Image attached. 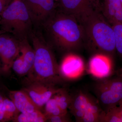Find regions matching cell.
<instances>
[{"mask_svg":"<svg viewBox=\"0 0 122 122\" xmlns=\"http://www.w3.org/2000/svg\"><path fill=\"white\" fill-rule=\"evenodd\" d=\"M59 68L63 79L76 80L83 74L85 70V63L79 56L70 53L64 57L59 65Z\"/></svg>","mask_w":122,"mask_h":122,"instance_id":"9","label":"cell"},{"mask_svg":"<svg viewBox=\"0 0 122 122\" xmlns=\"http://www.w3.org/2000/svg\"><path fill=\"white\" fill-rule=\"evenodd\" d=\"M13 121L15 122H44L47 121V118L41 110L32 112L20 113Z\"/></svg>","mask_w":122,"mask_h":122,"instance_id":"19","label":"cell"},{"mask_svg":"<svg viewBox=\"0 0 122 122\" xmlns=\"http://www.w3.org/2000/svg\"><path fill=\"white\" fill-rule=\"evenodd\" d=\"M77 19L83 30L84 45L96 54L111 57L116 51L114 32L102 10H92Z\"/></svg>","mask_w":122,"mask_h":122,"instance_id":"2","label":"cell"},{"mask_svg":"<svg viewBox=\"0 0 122 122\" xmlns=\"http://www.w3.org/2000/svg\"><path fill=\"white\" fill-rule=\"evenodd\" d=\"M102 122H122L117 106L112 107L105 112Z\"/></svg>","mask_w":122,"mask_h":122,"instance_id":"22","label":"cell"},{"mask_svg":"<svg viewBox=\"0 0 122 122\" xmlns=\"http://www.w3.org/2000/svg\"><path fill=\"white\" fill-rule=\"evenodd\" d=\"M53 97L63 113H68V109L71 102L72 96L66 90L62 88H59Z\"/></svg>","mask_w":122,"mask_h":122,"instance_id":"18","label":"cell"},{"mask_svg":"<svg viewBox=\"0 0 122 122\" xmlns=\"http://www.w3.org/2000/svg\"><path fill=\"white\" fill-rule=\"evenodd\" d=\"M102 12L111 25L122 24V5L120 0H104Z\"/></svg>","mask_w":122,"mask_h":122,"instance_id":"12","label":"cell"},{"mask_svg":"<svg viewBox=\"0 0 122 122\" xmlns=\"http://www.w3.org/2000/svg\"><path fill=\"white\" fill-rule=\"evenodd\" d=\"M57 4L58 10L76 18L92 10L102 9L98 0H58Z\"/></svg>","mask_w":122,"mask_h":122,"instance_id":"7","label":"cell"},{"mask_svg":"<svg viewBox=\"0 0 122 122\" xmlns=\"http://www.w3.org/2000/svg\"><path fill=\"white\" fill-rule=\"evenodd\" d=\"M0 30L10 34L20 41L29 39L33 25L22 0H14L2 12Z\"/></svg>","mask_w":122,"mask_h":122,"instance_id":"4","label":"cell"},{"mask_svg":"<svg viewBox=\"0 0 122 122\" xmlns=\"http://www.w3.org/2000/svg\"><path fill=\"white\" fill-rule=\"evenodd\" d=\"M9 97L20 113H25L41 110L23 89L10 91Z\"/></svg>","mask_w":122,"mask_h":122,"instance_id":"11","label":"cell"},{"mask_svg":"<svg viewBox=\"0 0 122 122\" xmlns=\"http://www.w3.org/2000/svg\"><path fill=\"white\" fill-rule=\"evenodd\" d=\"M27 8L34 28L40 29L57 9L55 0H22Z\"/></svg>","mask_w":122,"mask_h":122,"instance_id":"5","label":"cell"},{"mask_svg":"<svg viewBox=\"0 0 122 122\" xmlns=\"http://www.w3.org/2000/svg\"><path fill=\"white\" fill-rule=\"evenodd\" d=\"M39 30L51 47L54 46L64 51H70L84 45L83 30L77 18L57 9Z\"/></svg>","mask_w":122,"mask_h":122,"instance_id":"1","label":"cell"},{"mask_svg":"<svg viewBox=\"0 0 122 122\" xmlns=\"http://www.w3.org/2000/svg\"><path fill=\"white\" fill-rule=\"evenodd\" d=\"M29 39L20 41V53L27 74L32 68L35 59V52L30 44Z\"/></svg>","mask_w":122,"mask_h":122,"instance_id":"14","label":"cell"},{"mask_svg":"<svg viewBox=\"0 0 122 122\" xmlns=\"http://www.w3.org/2000/svg\"><path fill=\"white\" fill-rule=\"evenodd\" d=\"M56 0V1L57 2V1L58 0Z\"/></svg>","mask_w":122,"mask_h":122,"instance_id":"32","label":"cell"},{"mask_svg":"<svg viewBox=\"0 0 122 122\" xmlns=\"http://www.w3.org/2000/svg\"><path fill=\"white\" fill-rule=\"evenodd\" d=\"M35 52L32 68L27 75L29 83L41 82L55 85L63 79L59 71V65L46 41L41 30L33 28L29 35Z\"/></svg>","mask_w":122,"mask_h":122,"instance_id":"3","label":"cell"},{"mask_svg":"<svg viewBox=\"0 0 122 122\" xmlns=\"http://www.w3.org/2000/svg\"><path fill=\"white\" fill-rule=\"evenodd\" d=\"M118 107L119 111L120 113V117L122 120V106H119Z\"/></svg>","mask_w":122,"mask_h":122,"instance_id":"29","label":"cell"},{"mask_svg":"<svg viewBox=\"0 0 122 122\" xmlns=\"http://www.w3.org/2000/svg\"><path fill=\"white\" fill-rule=\"evenodd\" d=\"M14 0H1L4 9L10 4Z\"/></svg>","mask_w":122,"mask_h":122,"instance_id":"25","label":"cell"},{"mask_svg":"<svg viewBox=\"0 0 122 122\" xmlns=\"http://www.w3.org/2000/svg\"><path fill=\"white\" fill-rule=\"evenodd\" d=\"M106 78L100 79L96 83L95 89L110 90L114 91H122V78L118 76L114 78Z\"/></svg>","mask_w":122,"mask_h":122,"instance_id":"17","label":"cell"},{"mask_svg":"<svg viewBox=\"0 0 122 122\" xmlns=\"http://www.w3.org/2000/svg\"><path fill=\"white\" fill-rule=\"evenodd\" d=\"M47 121L51 122H71V119L66 114L54 116L47 119Z\"/></svg>","mask_w":122,"mask_h":122,"instance_id":"24","label":"cell"},{"mask_svg":"<svg viewBox=\"0 0 122 122\" xmlns=\"http://www.w3.org/2000/svg\"><path fill=\"white\" fill-rule=\"evenodd\" d=\"M4 98L2 97V95L0 94V109L2 107L4 101Z\"/></svg>","mask_w":122,"mask_h":122,"instance_id":"28","label":"cell"},{"mask_svg":"<svg viewBox=\"0 0 122 122\" xmlns=\"http://www.w3.org/2000/svg\"><path fill=\"white\" fill-rule=\"evenodd\" d=\"M111 57L102 54H96L90 59L88 72L99 79L108 77L113 71Z\"/></svg>","mask_w":122,"mask_h":122,"instance_id":"10","label":"cell"},{"mask_svg":"<svg viewBox=\"0 0 122 122\" xmlns=\"http://www.w3.org/2000/svg\"><path fill=\"white\" fill-rule=\"evenodd\" d=\"M117 74L118 76L122 78V68L118 70L117 72Z\"/></svg>","mask_w":122,"mask_h":122,"instance_id":"27","label":"cell"},{"mask_svg":"<svg viewBox=\"0 0 122 122\" xmlns=\"http://www.w3.org/2000/svg\"><path fill=\"white\" fill-rule=\"evenodd\" d=\"M44 106L45 112L44 113L47 118V120L48 118L52 116L67 114L64 113L62 111L53 97L46 103Z\"/></svg>","mask_w":122,"mask_h":122,"instance_id":"20","label":"cell"},{"mask_svg":"<svg viewBox=\"0 0 122 122\" xmlns=\"http://www.w3.org/2000/svg\"><path fill=\"white\" fill-rule=\"evenodd\" d=\"M95 91L99 103L106 109L105 112L119 105L122 102V91L95 89Z\"/></svg>","mask_w":122,"mask_h":122,"instance_id":"13","label":"cell"},{"mask_svg":"<svg viewBox=\"0 0 122 122\" xmlns=\"http://www.w3.org/2000/svg\"><path fill=\"white\" fill-rule=\"evenodd\" d=\"M4 10V6L2 5L1 0H0V21L1 20V16Z\"/></svg>","mask_w":122,"mask_h":122,"instance_id":"26","label":"cell"},{"mask_svg":"<svg viewBox=\"0 0 122 122\" xmlns=\"http://www.w3.org/2000/svg\"><path fill=\"white\" fill-rule=\"evenodd\" d=\"M103 116L89 112H86L80 122H102Z\"/></svg>","mask_w":122,"mask_h":122,"instance_id":"23","label":"cell"},{"mask_svg":"<svg viewBox=\"0 0 122 122\" xmlns=\"http://www.w3.org/2000/svg\"><path fill=\"white\" fill-rule=\"evenodd\" d=\"M112 26L115 36L116 51L122 58V24L116 23Z\"/></svg>","mask_w":122,"mask_h":122,"instance_id":"21","label":"cell"},{"mask_svg":"<svg viewBox=\"0 0 122 122\" xmlns=\"http://www.w3.org/2000/svg\"><path fill=\"white\" fill-rule=\"evenodd\" d=\"M55 86L41 82H32L29 83L28 86L23 90L41 109L57 91L59 88Z\"/></svg>","mask_w":122,"mask_h":122,"instance_id":"8","label":"cell"},{"mask_svg":"<svg viewBox=\"0 0 122 122\" xmlns=\"http://www.w3.org/2000/svg\"><path fill=\"white\" fill-rule=\"evenodd\" d=\"M20 53V41L10 34L0 30V57L5 71L12 68Z\"/></svg>","mask_w":122,"mask_h":122,"instance_id":"6","label":"cell"},{"mask_svg":"<svg viewBox=\"0 0 122 122\" xmlns=\"http://www.w3.org/2000/svg\"><path fill=\"white\" fill-rule=\"evenodd\" d=\"M122 102L120 103L119 105V106H122Z\"/></svg>","mask_w":122,"mask_h":122,"instance_id":"30","label":"cell"},{"mask_svg":"<svg viewBox=\"0 0 122 122\" xmlns=\"http://www.w3.org/2000/svg\"><path fill=\"white\" fill-rule=\"evenodd\" d=\"M120 2H121V3H122V0H120Z\"/></svg>","mask_w":122,"mask_h":122,"instance_id":"31","label":"cell"},{"mask_svg":"<svg viewBox=\"0 0 122 122\" xmlns=\"http://www.w3.org/2000/svg\"><path fill=\"white\" fill-rule=\"evenodd\" d=\"M20 112L11 99L4 98L0 109V122L13 121Z\"/></svg>","mask_w":122,"mask_h":122,"instance_id":"16","label":"cell"},{"mask_svg":"<svg viewBox=\"0 0 122 122\" xmlns=\"http://www.w3.org/2000/svg\"><path fill=\"white\" fill-rule=\"evenodd\" d=\"M91 96L82 91L72 96V100L68 109L72 114L75 112L81 111L86 112V110Z\"/></svg>","mask_w":122,"mask_h":122,"instance_id":"15","label":"cell"}]
</instances>
